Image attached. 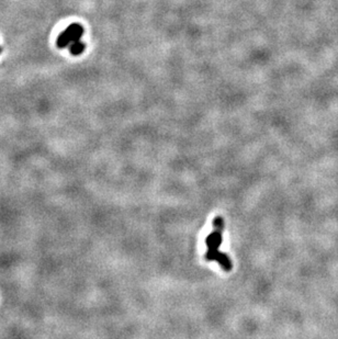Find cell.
I'll return each instance as SVG.
<instances>
[{"instance_id": "6da1fadb", "label": "cell", "mask_w": 338, "mask_h": 339, "mask_svg": "<svg viewBox=\"0 0 338 339\" xmlns=\"http://www.w3.org/2000/svg\"><path fill=\"white\" fill-rule=\"evenodd\" d=\"M82 35H84V27L79 23H71L67 29L60 33L56 44L59 48H64L70 44L80 41Z\"/></svg>"}, {"instance_id": "7a4b0ae2", "label": "cell", "mask_w": 338, "mask_h": 339, "mask_svg": "<svg viewBox=\"0 0 338 339\" xmlns=\"http://www.w3.org/2000/svg\"><path fill=\"white\" fill-rule=\"evenodd\" d=\"M206 259L208 261H214V260L218 261L219 265L222 267L223 270L225 271H231L233 268L232 261L229 258V256L219 251H210V249H208V252L206 253Z\"/></svg>"}, {"instance_id": "3957f363", "label": "cell", "mask_w": 338, "mask_h": 339, "mask_svg": "<svg viewBox=\"0 0 338 339\" xmlns=\"http://www.w3.org/2000/svg\"><path fill=\"white\" fill-rule=\"evenodd\" d=\"M222 241H223L222 230L213 229V231L210 233L206 240L208 249H210V251H219L221 244H222Z\"/></svg>"}, {"instance_id": "277c9868", "label": "cell", "mask_w": 338, "mask_h": 339, "mask_svg": "<svg viewBox=\"0 0 338 339\" xmlns=\"http://www.w3.org/2000/svg\"><path fill=\"white\" fill-rule=\"evenodd\" d=\"M84 49H85V44L81 41L75 42L69 45V51L73 55H80L82 52H84Z\"/></svg>"}, {"instance_id": "5b68a950", "label": "cell", "mask_w": 338, "mask_h": 339, "mask_svg": "<svg viewBox=\"0 0 338 339\" xmlns=\"http://www.w3.org/2000/svg\"><path fill=\"white\" fill-rule=\"evenodd\" d=\"M224 220L222 216H217V218H214L213 222H212V225H213V229H219V230H224Z\"/></svg>"}]
</instances>
